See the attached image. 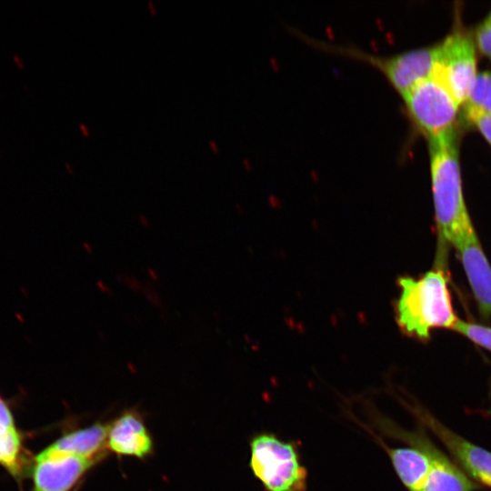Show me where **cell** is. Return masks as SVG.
<instances>
[{
	"mask_svg": "<svg viewBox=\"0 0 491 491\" xmlns=\"http://www.w3.org/2000/svg\"><path fill=\"white\" fill-rule=\"evenodd\" d=\"M147 274L149 276V278L154 281V282H158L159 281V274L157 273V271L152 267H149L147 269Z\"/></svg>",
	"mask_w": 491,
	"mask_h": 491,
	"instance_id": "cell-25",
	"label": "cell"
},
{
	"mask_svg": "<svg viewBox=\"0 0 491 491\" xmlns=\"http://www.w3.org/2000/svg\"><path fill=\"white\" fill-rule=\"evenodd\" d=\"M95 463L45 447L33 457L28 468L33 484L31 491H71Z\"/></svg>",
	"mask_w": 491,
	"mask_h": 491,
	"instance_id": "cell-7",
	"label": "cell"
},
{
	"mask_svg": "<svg viewBox=\"0 0 491 491\" xmlns=\"http://www.w3.org/2000/svg\"><path fill=\"white\" fill-rule=\"evenodd\" d=\"M1 157H2V153H1V151H0V158H1Z\"/></svg>",
	"mask_w": 491,
	"mask_h": 491,
	"instance_id": "cell-31",
	"label": "cell"
},
{
	"mask_svg": "<svg viewBox=\"0 0 491 491\" xmlns=\"http://www.w3.org/2000/svg\"><path fill=\"white\" fill-rule=\"evenodd\" d=\"M108 428L109 425L95 423L87 427L67 432L46 447L97 462L107 449Z\"/></svg>",
	"mask_w": 491,
	"mask_h": 491,
	"instance_id": "cell-12",
	"label": "cell"
},
{
	"mask_svg": "<svg viewBox=\"0 0 491 491\" xmlns=\"http://www.w3.org/2000/svg\"><path fill=\"white\" fill-rule=\"evenodd\" d=\"M95 286L96 287L98 288V290L105 294V295H108V296H112L113 295V291L112 289L110 288V286L105 284L104 281L102 280H96L95 282Z\"/></svg>",
	"mask_w": 491,
	"mask_h": 491,
	"instance_id": "cell-22",
	"label": "cell"
},
{
	"mask_svg": "<svg viewBox=\"0 0 491 491\" xmlns=\"http://www.w3.org/2000/svg\"><path fill=\"white\" fill-rule=\"evenodd\" d=\"M392 466L408 491H420L430 471L431 462L427 453L416 445L408 447H391L381 440Z\"/></svg>",
	"mask_w": 491,
	"mask_h": 491,
	"instance_id": "cell-13",
	"label": "cell"
},
{
	"mask_svg": "<svg viewBox=\"0 0 491 491\" xmlns=\"http://www.w3.org/2000/svg\"><path fill=\"white\" fill-rule=\"evenodd\" d=\"M161 318L163 321H165L166 320V317H165V313H161Z\"/></svg>",
	"mask_w": 491,
	"mask_h": 491,
	"instance_id": "cell-30",
	"label": "cell"
},
{
	"mask_svg": "<svg viewBox=\"0 0 491 491\" xmlns=\"http://www.w3.org/2000/svg\"><path fill=\"white\" fill-rule=\"evenodd\" d=\"M146 5H147L149 13L152 15H157V7H156L155 4L153 1H147Z\"/></svg>",
	"mask_w": 491,
	"mask_h": 491,
	"instance_id": "cell-26",
	"label": "cell"
},
{
	"mask_svg": "<svg viewBox=\"0 0 491 491\" xmlns=\"http://www.w3.org/2000/svg\"><path fill=\"white\" fill-rule=\"evenodd\" d=\"M466 105L491 114V71L476 74L469 88Z\"/></svg>",
	"mask_w": 491,
	"mask_h": 491,
	"instance_id": "cell-15",
	"label": "cell"
},
{
	"mask_svg": "<svg viewBox=\"0 0 491 491\" xmlns=\"http://www.w3.org/2000/svg\"><path fill=\"white\" fill-rule=\"evenodd\" d=\"M83 248H84V251H85L87 255H93V254H94V247H93V246H92L90 243L85 241V242L83 243Z\"/></svg>",
	"mask_w": 491,
	"mask_h": 491,
	"instance_id": "cell-28",
	"label": "cell"
},
{
	"mask_svg": "<svg viewBox=\"0 0 491 491\" xmlns=\"http://www.w3.org/2000/svg\"><path fill=\"white\" fill-rule=\"evenodd\" d=\"M18 429L0 431V466L15 479L20 480L32 463Z\"/></svg>",
	"mask_w": 491,
	"mask_h": 491,
	"instance_id": "cell-14",
	"label": "cell"
},
{
	"mask_svg": "<svg viewBox=\"0 0 491 491\" xmlns=\"http://www.w3.org/2000/svg\"><path fill=\"white\" fill-rule=\"evenodd\" d=\"M411 121L427 140L456 132L458 104L436 78L420 82L403 97Z\"/></svg>",
	"mask_w": 491,
	"mask_h": 491,
	"instance_id": "cell-5",
	"label": "cell"
},
{
	"mask_svg": "<svg viewBox=\"0 0 491 491\" xmlns=\"http://www.w3.org/2000/svg\"><path fill=\"white\" fill-rule=\"evenodd\" d=\"M250 468L266 491H306L307 470L297 446L272 433H259L250 441Z\"/></svg>",
	"mask_w": 491,
	"mask_h": 491,
	"instance_id": "cell-4",
	"label": "cell"
},
{
	"mask_svg": "<svg viewBox=\"0 0 491 491\" xmlns=\"http://www.w3.org/2000/svg\"><path fill=\"white\" fill-rule=\"evenodd\" d=\"M118 282L126 286L134 292H139L143 290V286L135 276H129L124 274H120L116 276Z\"/></svg>",
	"mask_w": 491,
	"mask_h": 491,
	"instance_id": "cell-21",
	"label": "cell"
},
{
	"mask_svg": "<svg viewBox=\"0 0 491 491\" xmlns=\"http://www.w3.org/2000/svg\"><path fill=\"white\" fill-rule=\"evenodd\" d=\"M428 142L435 217L443 251L472 221L463 195L456 132Z\"/></svg>",
	"mask_w": 491,
	"mask_h": 491,
	"instance_id": "cell-2",
	"label": "cell"
},
{
	"mask_svg": "<svg viewBox=\"0 0 491 491\" xmlns=\"http://www.w3.org/2000/svg\"><path fill=\"white\" fill-rule=\"evenodd\" d=\"M12 59L15 66L18 67V69L20 70L25 69V64L18 55H13Z\"/></svg>",
	"mask_w": 491,
	"mask_h": 491,
	"instance_id": "cell-23",
	"label": "cell"
},
{
	"mask_svg": "<svg viewBox=\"0 0 491 491\" xmlns=\"http://www.w3.org/2000/svg\"><path fill=\"white\" fill-rule=\"evenodd\" d=\"M416 414L467 474L478 482L491 487V452L463 438L429 413L416 408Z\"/></svg>",
	"mask_w": 491,
	"mask_h": 491,
	"instance_id": "cell-10",
	"label": "cell"
},
{
	"mask_svg": "<svg viewBox=\"0 0 491 491\" xmlns=\"http://www.w3.org/2000/svg\"><path fill=\"white\" fill-rule=\"evenodd\" d=\"M79 129L82 133V135L85 136V137H88L91 134L90 132V129L88 128V126L84 124V123H80L79 124Z\"/></svg>",
	"mask_w": 491,
	"mask_h": 491,
	"instance_id": "cell-27",
	"label": "cell"
},
{
	"mask_svg": "<svg viewBox=\"0 0 491 491\" xmlns=\"http://www.w3.org/2000/svg\"><path fill=\"white\" fill-rule=\"evenodd\" d=\"M18 429L13 413L6 402L0 396V431Z\"/></svg>",
	"mask_w": 491,
	"mask_h": 491,
	"instance_id": "cell-19",
	"label": "cell"
},
{
	"mask_svg": "<svg viewBox=\"0 0 491 491\" xmlns=\"http://www.w3.org/2000/svg\"><path fill=\"white\" fill-rule=\"evenodd\" d=\"M452 330L466 336L473 343L491 351V327L466 322L458 318Z\"/></svg>",
	"mask_w": 491,
	"mask_h": 491,
	"instance_id": "cell-16",
	"label": "cell"
},
{
	"mask_svg": "<svg viewBox=\"0 0 491 491\" xmlns=\"http://www.w3.org/2000/svg\"><path fill=\"white\" fill-rule=\"evenodd\" d=\"M385 431L424 449L431 462L427 478L420 491H474L477 486L436 446L418 432H406L384 423Z\"/></svg>",
	"mask_w": 491,
	"mask_h": 491,
	"instance_id": "cell-9",
	"label": "cell"
},
{
	"mask_svg": "<svg viewBox=\"0 0 491 491\" xmlns=\"http://www.w3.org/2000/svg\"><path fill=\"white\" fill-rule=\"evenodd\" d=\"M137 221H138L139 225H142L143 227L148 228V227L151 226V223H150L148 217L145 216L143 214H139L137 215Z\"/></svg>",
	"mask_w": 491,
	"mask_h": 491,
	"instance_id": "cell-24",
	"label": "cell"
},
{
	"mask_svg": "<svg viewBox=\"0 0 491 491\" xmlns=\"http://www.w3.org/2000/svg\"><path fill=\"white\" fill-rule=\"evenodd\" d=\"M396 321L412 337L427 340L434 328L452 329L458 320L448 289V278L440 266L419 278L400 277Z\"/></svg>",
	"mask_w": 491,
	"mask_h": 491,
	"instance_id": "cell-1",
	"label": "cell"
},
{
	"mask_svg": "<svg viewBox=\"0 0 491 491\" xmlns=\"http://www.w3.org/2000/svg\"><path fill=\"white\" fill-rule=\"evenodd\" d=\"M442 52L432 76L451 93L458 105L466 103L476 76V48L466 34L454 32L442 42Z\"/></svg>",
	"mask_w": 491,
	"mask_h": 491,
	"instance_id": "cell-6",
	"label": "cell"
},
{
	"mask_svg": "<svg viewBox=\"0 0 491 491\" xmlns=\"http://www.w3.org/2000/svg\"><path fill=\"white\" fill-rule=\"evenodd\" d=\"M292 32L316 49L364 62L377 69L403 97L420 82L429 78L438 62L442 43L401 53L384 55L352 45L315 38L297 29Z\"/></svg>",
	"mask_w": 491,
	"mask_h": 491,
	"instance_id": "cell-3",
	"label": "cell"
},
{
	"mask_svg": "<svg viewBox=\"0 0 491 491\" xmlns=\"http://www.w3.org/2000/svg\"><path fill=\"white\" fill-rule=\"evenodd\" d=\"M466 116L491 144V114L466 105Z\"/></svg>",
	"mask_w": 491,
	"mask_h": 491,
	"instance_id": "cell-17",
	"label": "cell"
},
{
	"mask_svg": "<svg viewBox=\"0 0 491 491\" xmlns=\"http://www.w3.org/2000/svg\"><path fill=\"white\" fill-rule=\"evenodd\" d=\"M451 245L456 249L482 316H491V266L472 222L465 225Z\"/></svg>",
	"mask_w": 491,
	"mask_h": 491,
	"instance_id": "cell-8",
	"label": "cell"
},
{
	"mask_svg": "<svg viewBox=\"0 0 491 491\" xmlns=\"http://www.w3.org/2000/svg\"><path fill=\"white\" fill-rule=\"evenodd\" d=\"M476 42L480 52L491 59V13L478 25Z\"/></svg>",
	"mask_w": 491,
	"mask_h": 491,
	"instance_id": "cell-18",
	"label": "cell"
},
{
	"mask_svg": "<svg viewBox=\"0 0 491 491\" xmlns=\"http://www.w3.org/2000/svg\"><path fill=\"white\" fill-rule=\"evenodd\" d=\"M65 168L69 175H74L75 173L74 167L69 162L65 163Z\"/></svg>",
	"mask_w": 491,
	"mask_h": 491,
	"instance_id": "cell-29",
	"label": "cell"
},
{
	"mask_svg": "<svg viewBox=\"0 0 491 491\" xmlns=\"http://www.w3.org/2000/svg\"><path fill=\"white\" fill-rule=\"evenodd\" d=\"M106 447L119 456L145 458L153 451V439L141 416L125 411L109 425Z\"/></svg>",
	"mask_w": 491,
	"mask_h": 491,
	"instance_id": "cell-11",
	"label": "cell"
},
{
	"mask_svg": "<svg viewBox=\"0 0 491 491\" xmlns=\"http://www.w3.org/2000/svg\"><path fill=\"white\" fill-rule=\"evenodd\" d=\"M0 97H1V93H0Z\"/></svg>",
	"mask_w": 491,
	"mask_h": 491,
	"instance_id": "cell-32",
	"label": "cell"
},
{
	"mask_svg": "<svg viewBox=\"0 0 491 491\" xmlns=\"http://www.w3.org/2000/svg\"><path fill=\"white\" fill-rule=\"evenodd\" d=\"M142 292L151 305L157 308L163 307V302L159 294L152 287L150 284L143 286Z\"/></svg>",
	"mask_w": 491,
	"mask_h": 491,
	"instance_id": "cell-20",
	"label": "cell"
}]
</instances>
